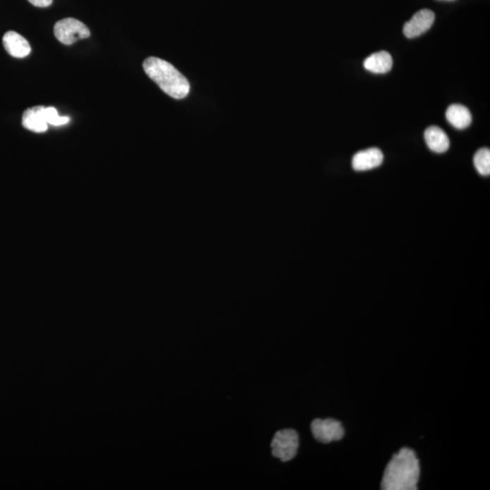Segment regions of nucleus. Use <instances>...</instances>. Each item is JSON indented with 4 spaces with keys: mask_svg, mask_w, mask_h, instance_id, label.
<instances>
[{
    "mask_svg": "<svg viewBox=\"0 0 490 490\" xmlns=\"http://www.w3.org/2000/svg\"><path fill=\"white\" fill-rule=\"evenodd\" d=\"M419 474V461L415 452L410 448H401L386 467L381 489L416 490Z\"/></svg>",
    "mask_w": 490,
    "mask_h": 490,
    "instance_id": "obj_1",
    "label": "nucleus"
},
{
    "mask_svg": "<svg viewBox=\"0 0 490 490\" xmlns=\"http://www.w3.org/2000/svg\"><path fill=\"white\" fill-rule=\"evenodd\" d=\"M143 68L148 77L171 97L183 99L188 96L190 84L188 79L169 62L151 56L145 60Z\"/></svg>",
    "mask_w": 490,
    "mask_h": 490,
    "instance_id": "obj_2",
    "label": "nucleus"
},
{
    "mask_svg": "<svg viewBox=\"0 0 490 490\" xmlns=\"http://www.w3.org/2000/svg\"><path fill=\"white\" fill-rule=\"evenodd\" d=\"M271 453L283 463L295 458L299 448V435L294 429H286L275 433L271 443Z\"/></svg>",
    "mask_w": 490,
    "mask_h": 490,
    "instance_id": "obj_3",
    "label": "nucleus"
},
{
    "mask_svg": "<svg viewBox=\"0 0 490 490\" xmlns=\"http://www.w3.org/2000/svg\"><path fill=\"white\" fill-rule=\"evenodd\" d=\"M54 33L59 42L64 45H72L78 40L87 39L90 30L81 21L75 18H68L56 22L54 27Z\"/></svg>",
    "mask_w": 490,
    "mask_h": 490,
    "instance_id": "obj_4",
    "label": "nucleus"
},
{
    "mask_svg": "<svg viewBox=\"0 0 490 490\" xmlns=\"http://www.w3.org/2000/svg\"><path fill=\"white\" fill-rule=\"evenodd\" d=\"M311 429L316 441L321 443L341 441L344 436L343 425L333 419H316L312 422Z\"/></svg>",
    "mask_w": 490,
    "mask_h": 490,
    "instance_id": "obj_5",
    "label": "nucleus"
},
{
    "mask_svg": "<svg viewBox=\"0 0 490 490\" xmlns=\"http://www.w3.org/2000/svg\"><path fill=\"white\" fill-rule=\"evenodd\" d=\"M435 21L434 12L429 9H422L413 16L403 27V33L408 39H415L424 34L431 27Z\"/></svg>",
    "mask_w": 490,
    "mask_h": 490,
    "instance_id": "obj_6",
    "label": "nucleus"
},
{
    "mask_svg": "<svg viewBox=\"0 0 490 490\" xmlns=\"http://www.w3.org/2000/svg\"><path fill=\"white\" fill-rule=\"evenodd\" d=\"M3 45L9 55L17 59L26 58L31 52L30 43L15 31H8L3 37Z\"/></svg>",
    "mask_w": 490,
    "mask_h": 490,
    "instance_id": "obj_7",
    "label": "nucleus"
},
{
    "mask_svg": "<svg viewBox=\"0 0 490 490\" xmlns=\"http://www.w3.org/2000/svg\"><path fill=\"white\" fill-rule=\"evenodd\" d=\"M384 158V154L378 148L360 151L353 157V167L356 171L374 169L381 166Z\"/></svg>",
    "mask_w": 490,
    "mask_h": 490,
    "instance_id": "obj_8",
    "label": "nucleus"
},
{
    "mask_svg": "<svg viewBox=\"0 0 490 490\" xmlns=\"http://www.w3.org/2000/svg\"><path fill=\"white\" fill-rule=\"evenodd\" d=\"M424 137L429 149L435 153H444L450 148V139L439 126H429L427 128Z\"/></svg>",
    "mask_w": 490,
    "mask_h": 490,
    "instance_id": "obj_9",
    "label": "nucleus"
},
{
    "mask_svg": "<svg viewBox=\"0 0 490 490\" xmlns=\"http://www.w3.org/2000/svg\"><path fill=\"white\" fill-rule=\"evenodd\" d=\"M22 125L24 128L35 133H44L49 128L43 116V106H37L28 109L23 114Z\"/></svg>",
    "mask_w": 490,
    "mask_h": 490,
    "instance_id": "obj_10",
    "label": "nucleus"
},
{
    "mask_svg": "<svg viewBox=\"0 0 490 490\" xmlns=\"http://www.w3.org/2000/svg\"><path fill=\"white\" fill-rule=\"evenodd\" d=\"M393 65L391 54L387 51H379L372 54L365 59L363 66L368 71L375 74H385L391 71Z\"/></svg>",
    "mask_w": 490,
    "mask_h": 490,
    "instance_id": "obj_11",
    "label": "nucleus"
},
{
    "mask_svg": "<svg viewBox=\"0 0 490 490\" xmlns=\"http://www.w3.org/2000/svg\"><path fill=\"white\" fill-rule=\"evenodd\" d=\"M446 118L455 128L465 129L469 128L472 122V116L469 109L463 105H451L446 112Z\"/></svg>",
    "mask_w": 490,
    "mask_h": 490,
    "instance_id": "obj_12",
    "label": "nucleus"
},
{
    "mask_svg": "<svg viewBox=\"0 0 490 490\" xmlns=\"http://www.w3.org/2000/svg\"><path fill=\"white\" fill-rule=\"evenodd\" d=\"M474 164L480 175L489 176L490 175V151L489 148L479 149L474 156Z\"/></svg>",
    "mask_w": 490,
    "mask_h": 490,
    "instance_id": "obj_13",
    "label": "nucleus"
},
{
    "mask_svg": "<svg viewBox=\"0 0 490 490\" xmlns=\"http://www.w3.org/2000/svg\"><path fill=\"white\" fill-rule=\"evenodd\" d=\"M43 116L49 125L59 126L68 124L71 121L68 116H60L54 107L43 106Z\"/></svg>",
    "mask_w": 490,
    "mask_h": 490,
    "instance_id": "obj_14",
    "label": "nucleus"
},
{
    "mask_svg": "<svg viewBox=\"0 0 490 490\" xmlns=\"http://www.w3.org/2000/svg\"><path fill=\"white\" fill-rule=\"evenodd\" d=\"M35 7L47 8L52 4L53 0H28Z\"/></svg>",
    "mask_w": 490,
    "mask_h": 490,
    "instance_id": "obj_15",
    "label": "nucleus"
},
{
    "mask_svg": "<svg viewBox=\"0 0 490 490\" xmlns=\"http://www.w3.org/2000/svg\"><path fill=\"white\" fill-rule=\"evenodd\" d=\"M439 1H454V0H439Z\"/></svg>",
    "mask_w": 490,
    "mask_h": 490,
    "instance_id": "obj_16",
    "label": "nucleus"
}]
</instances>
